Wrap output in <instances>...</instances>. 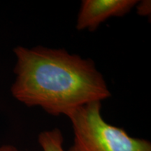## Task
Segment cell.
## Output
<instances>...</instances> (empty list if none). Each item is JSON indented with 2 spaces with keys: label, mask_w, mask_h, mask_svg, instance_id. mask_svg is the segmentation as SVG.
I'll use <instances>...</instances> for the list:
<instances>
[{
  "label": "cell",
  "mask_w": 151,
  "mask_h": 151,
  "mask_svg": "<svg viewBox=\"0 0 151 151\" xmlns=\"http://www.w3.org/2000/svg\"><path fill=\"white\" fill-rule=\"evenodd\" d=\"M14 52L16 77L11 94L28 107L66 116L87 104L111 97L103 75L91 59L44 46H17Z\"/></svg>",
  "instance_id": "cell-1"
},
{
  "label": "cell",
  "mask_w": 151,
  "mask_h": 151,
  "mask_svg": "<svg viewBox=\"0 0 151 151\" xmlns=\"http://www.w3.org/2000/svg\"><path fill=\"white\" fill-rule=\"evenodd\" d=\"M101 102L87 104L66 115L73 130V143L68 151H151L146 139L132 137L107 123L101 113Z\"/></svg>",
  "instance_id": "cell-2"
},
{
  "label": "cell",
  "mask_w": 151,
  "mask_h": 151,
  "mask_svg": "<svg viewBox=\"0 0 151 151\" xmlns=\"http://www.w3.org/2000/svg\"><path fill=\"white\" fill-rule=\"evenodd\" d=\"M137 3V0H83L76 27L94 31L109 18L127 14Z\"/></svg>",
  "instance_id": "cell-3"
},
{
  "label": "cell",
  "mask_w": 151,
  "mask_h": 151,
  "mask_svg": "<svg viewBox=\"0 0 151 151\" xmlns=\"http://www.w3.org/2000/svg\"><path fill=\"white\" fill-rule=\"evenodd\" d=\"M38 141L43 151H65L64 138L58 128L41 132L38 137Z\"/></svg>",
  "instance_id": "cell-4"
},
{
  "label": "cell",
  "mask_w": 151,
  "mask_h": 151,
  "mask_svg": "<svg viewBox=\"0 0 151 151\" xmlns=\"http://www.w3.org/2000/svg\"><path fill=\"white\" fill-rule=\"evenodd\" d=\"M137 6V14L140 16H148L150 15L151 7H150V1H142L141 2L138 1Z\"/></svg>",
  "instance_id": "cell-5"
},
{
  "label": "cell",
  "mask_w": 151,
  "mask_h": 151,
  "mask_svg": "<svg viewBox=\"0 0 151 151\" xmlns=\"http://www.w3.org/2000/svg\"><path fill=\"white\" fill-rule=\"evenodd\" d=\"M0 151H20L12 145H3L0 146Z\"/></svg>",
  "instance_id": "cell-6"
}]
</instances>
